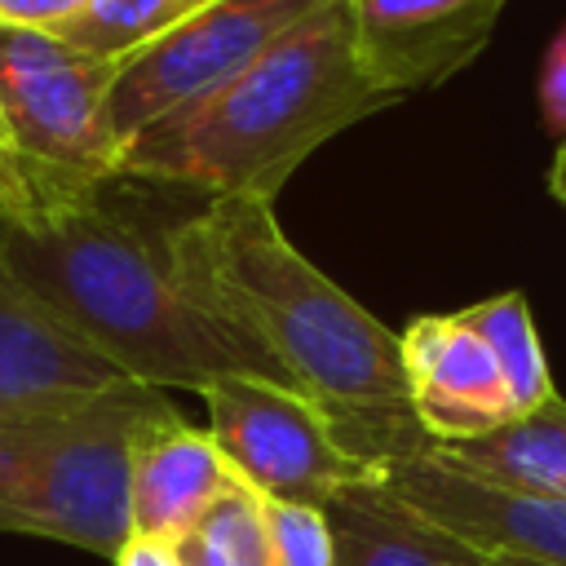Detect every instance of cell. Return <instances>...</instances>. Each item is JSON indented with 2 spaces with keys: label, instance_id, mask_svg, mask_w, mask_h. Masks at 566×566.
Instances as JSON below:
<instances>
[{
  "label": "cell",
  "instance_id": "9c48e42d",
  "mask_svg": "<svg viewBox=\"0 0 566 566\" xmlns=\"http://www.w3.org/2000/svg\"><path fill=\"white\" fill-rule=\"evenodd\" d=\"M411 411L429 447L473 442L517 420L513 394L486 340L464 314H416L398 332Z\"/></svg>",
  "mask_w": 566,
  "mask_h": 566
},
{
  "label": "cell",
  "instance_id": "44dd1931",
  "mask_svg": "<svg viewBox=\"0 0 566 566\" xmlns=\"http://www.w3.org/2000/svg\"><path fill=\"white\" fill-rule=\"evenodd\" d=\"M115 566H181L177 548L164 539H146V535H128L124 548L111 557Z\"/></svg>",
  "mask_w": 566,
  "mask_h": 566
},
{
  "label": "cell",
  "instance_id": "6da1fadb",
  "mask_svg": "<svg viewBox=\"0 0 566 566\" xmlns=\"http://www.w3.org/2000/svg\"><path fill=\"white\" fill-rule=\"evenodd\" d=\"M164 252L181 292L310 398L354 460L385 473L429 451L398 332L287 239L274 203L208 199L164 230Z\"/></svg>",
  "mask_w": 566,
  "mask_h": 566
},
{
  "label": "cell",
  "instance_id": "e0dca14e",
  "mask_svg": "<svg viewBox=\"0 0 566 566\" xmlns=\"http://www.w3.org/2000/svg\"><path fill=\"white\" fill-rule=\"evenodd\" d=\"M181 566H270V544H265V500L234 482L208 513L203 522L172 544Z\"/></svg>",
  "mask_w": 566,
  "mask_h": 566
},
{
  "label": "cell",
  "instance_id": "8fae6325",
  "mask_svg": "<svg viewBox=\"0 0 566 566\" xmlns=\"http://www.w3.org/2000/svg\"><path fill=\"white\" fill-rule=\"evenodd\" d=\"M128 385L0 256V416Z\"/></svg>",
  "mask_w": 566,
  "mask_h": 566
},
{
  "label": "cell",
  "instance_id": "30bf717a",
  "mask_svg": "<svg viewBox=\"0 0 566 566\" xmlns=\"http://www.w3.org/2000/svg\"><path fill=\"white\" fill-rule=\"evenodd\" d=\"M367 75L394 93H424L464 71L504 13V0H345Z\"/></svg>",
  "mask_w": 566,
  "mask_h": 566
},
{
  "label": "cell",
  "instance_id": "ba28073f",
  "mask_svg": "<svg viewBox=\"0 0 566 566\" xmlns=\"http://www.w3.org/2000/svg\"><path fill=\"white\" fill-rule=\"evenodd\" d=\"M380 482L482 557L517 566H566V500L473 482L429 451L380 473Z\"/></svg>",
  "mask_w": 566,
  "mask_h": 566
},
{
  "label": "cell",
  "instance_id": "7a4b0ae2",
  "mask_svg": "<svg viewBox=\"0 0 566 566\" xmlns=\"http://www.w3.org/2000/svg\"><path fill=\"white\" fill-rule=\"evenodd\" d=\"M0 256L133 385L195 394L226 376L287 385L248 340L181 292L164 234H146L106 195L0 221Z\"/></svg>",
  "mask_w": 566,
  "mask_h": 566
},
{
  "label": "cell",
  "instance_id": "7402d4cb",
  "mask_svg": "<svg viewBox=\"0 0 566 566\" xmlns=\"http://www.w3.org/2000/svg\"><path fill=\"white\" fill-rule=\"evenodd\" d=\"M31 208H27V195L18 186V177L0 164V221H22Z\"/></svg>",
  "mask_w": 566,
  "mask_h": 566
},
{
  "label": "cell",
  "instance_id": "9a60e30c",
  "mask_svg": "<svg viewBox=\"0 0 566 566\" xmlns=\"http://www.w3.org/2000/svg\"><path fill=\"white\" fill-rule=\"evenodd\" d=\"M460 314L486 340V349L495 354V363L504 371V385L513 394L517 416L544 407L557 394L553 371H548V358H544V345H539V332H535V318H531V305H526L522 292L486 296V301H478V305H469Z\"/></svg>",
  "mask_w": 566,
  "mask_h": 566
},
{
  "label": "cell",
  "instance_id": "ffe728a7",
  "mask_svg": "<svg viewBox=\"0 0 566 566\" xmlns=\"http://www.w3.org/2000/svg\"><path fill=\"white\" fill-rule=\"evenodd\" d=\"M539 111H544V124L566 142V22L557 27L539 66Z\"/></svg>",
  "mask_w": 566,
  "mask_h": 566
},
{
  "label": "cell",
  "instance_id": "5bb4252c",
  "mask_svg": "<svg viewBox=\"0 0 566 566\" xmlns=\"http://www.w3.org/2000/svg\"><path fill=\"white\" fill-rule=\"evenodd\" d=\"M429 455L486 486L566 500V398L553 394L544 407L509 420L504 429L473 442L429 447Z\"/></svg>",
  "mask_w": 566,
  "mask_h": 566
},
{
  "label": "cell",
  "instance_id": "3957f363",
  "mask_svg": "<svg viewBox=\"0 0 566 566\" xmlns=\"http://www.w3.org/2000/svg\"><path fill=\"white\" fill-rule=\"evenodd\" d=\"M394 102L354 49L345 0H323L217 97L137 137L119 177L274 203L318 146Z\"/></svg>",
  "mask_w": 566,
  "mask_h": 566
},
{
  "label": "cell",
  "instance_id": "d6986e66",
  "mask_svg": "<svg viewBox=\"0 0 566 566\" xmlns=\"http://www.w3.org/2000/svg\"><path fill=\"white\" fill-rule=\"evenodd\" d=\"M97 0H0V31H62Z\"/></svg>",
  "mask_w": 566,
  "mask_h": 566
},
{
  "label": "cell",
  "instance_id": "52a82bcc",
  "mask_svg": "<svg viewBox=\"0 0 566 566\" xmlns=\"http://www.w3.org/2000/svg\"><path fill=\"white\" fill-rule=\"evenodd\" d=\"M208 433L234 482L279 504L327 509L354 482L380 478L354 460L310 398L261 376H226L203 389Z\"/></svg>",
  "mask_w": 566,
  "mask_h": 566
},
{
  "label": "cell",
  "instance_id": "7c38bea8",
  "mask_svg": "<svg viewBox=\"0 0 566 566\" xmlns=\"http://www.w3.org/2000/svg\"><path fill=\"white\" fill-rule=\"evenodd\" d=\"M230 486L234 473L212 433L172 411L142 438L133 460V535L181 544Z\"/></svg>",
  "mask_w": 566,
  "mask_h": 566
},
{
  "label": "cell",
  "instance_id": "cb8c5ba5",
  "mask_svg": "<svg viewBox=\"0 0 566 566\" xmlns=\"http://www.w3.org/2000/svg\"><path fill=\"white\" fill-rule=\"evenodd\" d=\"M0 164H4V168H9L13 177H18V168H13V155H9V128H4V106H0ZM18 186H22V181H18ZM22 195H27V190H22ZM27 208H31V203H27Z\"/></svg>",
  "mask_w": 566,
  "mask_h": 566
},
{
  "label": "cell",
  "instance_id": "603a6c76",
  "mask_svg": "<svg viewBox=\"0 0 566 566\" xmlns=\"http://www.w3.org/2000/svg\"><path fill=\"white\" fill-rule=\"evenodd\" d=\"M548 190H553V199L566 208V142L557 146V159H553V168H548Z\"/></svg>",
  "mask_w": 566,
  "mask_h": 566
},
{
  "label": "cell",
  "instance_id": "2e32d148",
  "mask_svg": "<svg viewBox=\"0 0 566 566\" xmlns=\"http://www.w3.org/2000/svg\"><path fill=\"white\" fill-rule=\"evenodd\" d=\"M212 4H221V0H97L71 27L49 31V35H62L75 49L124 66L128 57L159 44L164 35H172L177 27H186L190 18H199Z\"/></svg>",
  "mask_w": 566,
  "mask_h": 566
},
{
  "label": "cell",
  "instance_id": "277c9868",
  "mask_svg": "<svg viewBox=\"0 0 566 566\" xmlns=\"http://www.w3.org/2000/svg\"><path fill=\"white\" fill-rule=\"evenodd\" d=\"M164 389L115 385L0 416V531L115 557L133 535V460L172 416Z\"/></svg>",
  "mask_w": 566,
  "mask_h": 566
},
{
  "label": "cell",
  "instance_id": "ac0fdd59",
  "mask_svg": "<svg viewBox=\"0 0 566 566\" xmlns=\"http://www.w3.org/2000/svg\"><path fill=\"white\" fill-rule=\"evenodd\" d=\"M270 566H336V544L323 509L265 500Z\"/></svg>",
  "mask_w": 566,
  "mask_h": 566
},
{
  "label": "cell",
  "instance_id": "d4e9b609",
  "mask_svg": "<svg viewBox=\"0 0 566 566\" xmlns=\"http://www.w3.org/2000/svg\"><path fill=\"white\" fill-rule=\"evenodd\" d=\"M486 566H517V562H495V557H486Z\"/></svg>",
  "mask_w": 566,
  "mask_h": 566
},
{
  "label": "cell",
  "instance_id": "8992f818",
  "mask_svg": "<svg viewBox=\"0 0 566 566\" xmlns=\"http://www.w3.org/2000/svg\"><path fill=\"white\" fill-rule=\"evenodd\" d=\"M318 4L323 0H221L128 57L111 88V115L124 150L217 97Z\"/></svg>",
  "mask_w": 566,
  "mask_h": 566
},
{
  "label": "cell",
  "instance_id": "4fadbf2b",
  "mask_svg": "<svg viewBox=\"0 0 566 566\" xmlns=\"http://www.w3.org/2000/svg\"><path fill=\"white\" fill-rule=\"evenodd\" d=\"M336 566H486L482 553L407 509L380 478L354 482L327 500Z\"/></svg>",
  "mask_w": 566,
  "mask_h": 566
},
{
  "label": "cell",
  "instance_id": "5b68a950",
  "mask_svg": "<svg viewBox=\"0 0 566 566\" xmlns=\"http://www.w3.org/2000/svg\"><path fill=\"white\" fill-rule=\"evenodd\" d=\"M119 66L49 31H0V106L31 212L106 195L124 168L111 115Z\"/></svg>",
  "mask_w": 566,
  "mask_h": 566
}]
</instances>
